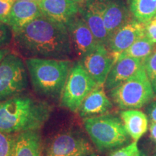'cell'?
<instances>
[{"label": "cell", "mask_w": 156, "mask_h": 156, "mask_svg": "<svg viewBox=\"0 0 156 156\" xmlns=\"http://www.w3.org/2000/svg\"><path fill=\"white\" fill-rule=\"evenodd\" d=\"M117 58L106 46L98 45L80 61L85 71L98 85H104Z\"/></svg>", "instance_id": "9"}, {"label": "cell", "mask_w": 156, "mask_h": 156, "mask_svg": "<svg viewBox=\"0 0 156 156\" xmlns=\"http://www.w3.org/2000/svg\"><path fill=\"white\" fill-rule=\"evenodd\" d=\"M134 19L147 23L156 15V0H126Z\"/></svg>", "instance_id": "20"}, {"label": "cell", "mask_w": 156, "mask_h": 156, "mask_svg": "<svg viewBox=\"0 0 156 156\" xmlns=\"http://www.w3.org/2000/svg\"><path fill=\"white\" fill-rule=\"evenodd\" d=\"M144 68L156 96V48L153 53L145 60Z\"/></svg>", "instance_id": "22"}, {"label": "cell", "mask_w": 156, "mask_h": 156, "mask_svg": "<svg viewBox=\"0 0 156 156\" xmlns=\"http://www.w3.org/2000/svg\"><path fill=\"white\" fill-rule=\"evenodd\" d=\"M15 0H0V20L7 24L9 14Z\"/></svg>", "instance_id": "26"}, {"label": "cell", "mask_w": 156, "mask_h": 156, "mask_svg": "<svg viewBox=\"0 0 156 156\" xmlns=\"http://www.w3.org/2000/svg\"><path fill=\"white\" fill-rule=\"evenodd\" d=\"M155 16H156V15H155Z\"/></svg>", "instance_id": "35"}, {"label": "cell", "mask_w": 156, "mask_h": 156, "mask_svg": "<svg viewBox=\"0 0 156 156\" xmlns=\"http://www.w3.org/2000/svg\"><path fill=\"white\" fill-rule=\"evenodd\" d=\"M92 151L88 141L76 132L56 134L46 148V156H85Z\"/></svg>", "instance_id": "8"}, {"label": "cell", "mask_w": 156, "mask_h": 156, "mask_svg": "<svg viewBox=\"0 0 156 156\" xmlns=\"http://www.w3.org/2000/svg\"><path fill=\"white\" fill-rule=\"evenodd\" d=\"M97 85L80 62L73 64L61 95L62 106L77 112L85 98Z\"/></svg>", "instance_id": "6"}, {"label": "cell", "mask_w": 156, "mask_h": 156, "mask_svg": "<svg viewBox=\"0 0 156 156\" xmlns=\"http://www.w3.org/2000/svg\"><path fill=\"white\" fill-rule=\"evenodd\" d=\"M13 38V33L10 27L0 20V49L10 44Z\"/></svg>", "instance_id": "24"}, {"label": "cell", "mask_w": 156, "mask_h": 156, "mask_svg": "<svg viewBox=\"0 0 156 156\" xmlns=\"http://www.w3.org/2000/svg\"><path fill=\"white\" fill-rule=\"evenodd\" d=\"M92 156H95V155H92Z\"/></svg>", "instance_id": "34"}, {"label": "cell", "mask_w": 156, "mask_h": 156, "mask_svg": "<svg viewBox=\"0 0 156 156\" xmlns=\"http://www.w3.org/2000/svg\"><path fill=\"white\" fill-rule=\"evenodd\" d=\"M23 1H40V0H23Z\"/></svg>", "instance_id": "33"}, {"label": "cell", "mask_w": 156, "mask_h": 156, "mask_svg": "<svg viewBox=\"0 0 156 156\" xmlns=\"http://www.w3.org/2000/svg\"><path fill=\"white\" fill-rule=\"evenodd\" d=\"M121 120L126 132L134 142H137L148 128V119L146 115L137 109L124 110L120 114Z\"/></svg>", "instance_id": "19"}, {"label": "cell", "mask_w": 156, "mask_h": 156, "mask_svg": "<svg viewBox=\"0 0 156 156\" xmlns=\"http://www.w3.org/2000/svg\"><path fill=\"white\" fill-rule=\"evenodd\" d=\"M16 136L0 131V156H12Z\"/></svg>", "instance_id": "23"}, {"label": "cell", "mask_w": 156, "mask_h": 156, "mask_svg": "<svg viewBox=\"0 0 156 156\" xmlns=\"http://www.w3.org/2000/svg\"><path fill=\"white\" fill-rule=\"evenodd\" d=\"M73 1L78 4L79 5H83V4H84L85 2H86L88 1V0H73Z\"/></svg>", "instance_id": "31"}, {"label": "cell", "mask_w": 156, "mask_h": 156, "mask_svg": "<svg viewBox=\"0 0 156 156\" xmlns=\"http://www.w3.org/2000/svg\"><path fill=\"white\" fill-rule=\"evenodd\" d=\"M144 67V62L139 58L123 56L117 58L104 84L107 90L115 88L132 77Z\"/></svg>", "instance_id": "13"}, {"label": "cell", "mask_w": 156, "mask_h": 156, "mask_svg": "<svg viewBox=\"0 0 156 156\" xmlns=\"http://www.w3.org/2000/svg\"><path fill=\"white\" fill-rule=\"evenodd\" d=\"M147 113L151 122L156 123V101H153L150 103L147 108Z\"/></svg>", "instance_id": "28"}, {"label": "cell", "mask_w": 156, "mask_h": 156, "mask_svg": "<svg viewBox=\"0 0 156 156\" xmlns=\"http://www.w3.org/2000/svg\"><path fill=\"white\" fill-rule=\"evenodd\" d=\"M146 36L156 45V16L146 23Z\"/></svg>", "instance_id": "27"}, {"label": "cell", "mask_w": 156, "mask_h": 156, "mask_svg": "<svg viewBox=\"0 0 156 156\" xmlns=\"http://www.w3.org/2000/svg\"><path fill=\"white\" fill-rule=\"evenodd\" d=\"M46 102L27 95H15L0 101V131L9 134L36 131L50 116Z\"/></svg>", "instance_id": "2"}, {"label": "cell", "mask_w": 156, "mask_h": 156, "mask_svg": "<svg viewBox=\"0 0 156 156\" xmlns=\"http://www.w3.org/2000/svg\"><path fill=\"white\" fill-rule=\"evenodd\" d=\"M150 134L151 139L156 143V123L151 122L150 126Z\"/></svg>", "instance_id": "29"}, {"label": "cell", "mask_w": 156, "mask_h": 156, "mask_svg": "<svg viewBox=\"0 0 156 156\" xmlns=\"http://www.w3.org/2000/svg\"><path fill=\"white\" fill-rule=\"evenodd\" d=\"M105 26L110 38L130 19V12L123 0H101Z\"/></svg>", "instance_id": "14"}, {"label": "cell", "mask_w": 156, "mask_h": 156, "mask_svg": "<svg viewBox=\"0 0 156 156\" xmlns=\"http://www.w3.org/2000/svg\"><path fill=\"white\" fill-rule=\"evenodd\" d=\"M10 49L8 48H4L0 49V62L2 61V59L5 57L7 54L10 53Z\"/></svg>", "instance_id": "30"}, {"label": "cell", "mask_w": 156, "mask_h": 156, "mask_svg": "<svg viewBox=\"0 0 156 156\" xmlns=\"http://www.w3.org/2000/svg\"><path fill=\"white\" fill-rule=\"evenodd\" d=\"M79 13L92 31L98 45L107 47L109 36L105 26L101 0H88L80 5Z\"/></svg>", "instance_id": "12"}, {"label": "cell", "mask_w": 156, "mask_h": 156, "mask_svg": "<svg viewBox=\"0 0 156 156\" xmlns=\"http://www.w3.org/2000/svg\"><path fill=\"white\" fill-rule=\"evenodd\" d=\"M156 45L145 36L134 42L129 48L121 54L118 58L129 56V57L139 58L142 61L145 62L146 58L154 51Z\"/></svg>", "instance_id": "21"}, {"label": "cell", "mask_w": 156, "mask_h": 156, "mask_svg": "<svg viewBox=\"0 0 156 156\" xmlns=\"http://www.w3.org/2000/svg\"><path fill=\"white\" fill-rule=\"evenodd\" d=\"M12 33L17 51L28 58L67 59L73 53L66 25L44 15Z\"/></svg>", "instance_id": "1"}, {"label": "cell", "mask_w": 156, "mask_h": 156, "mask_svg": "<svg viewBox=\"0 0 156 156\" xmlns=\"http://www.w3.org/2000/svg\"><path fill=\"white\" fill-rule=\"evenodd\" d=\"M136 156H147V155H145V154H143V153H140H140L138 154V155H136ZM154 156H156V155H154Z\"/></svg>", "instance_id": "32"}, {"label": "cell", "mask_w": 156, "mask_h": 156, "mask_svg": "<svg viewBox=\"0 0 156 156\" xmlns=\"http://www.w3.org/2000/svg\"><path fill=\"white\" fill-rule=\"evenodd\" d=\"M104 88V85H98L85 98L79 109L82 117L101 116L112 108L113 104L106 95Z\"/></svg>", "instance_id": "17"}, {"label": "cell", "mask_w": 156, "mask_h": 156, "mask_svg": "<svg viewBox=\"0 0 156 156\" xmlns=\"http://www.w3.org/2000/svg\"><path fill=\"white\" fill-rule=\"evenodd\" d=\"M145 30L146 23L131 18L109 38L107 48L118 58L134 42L146 36Z\"/></svg>", "instance_id": "10"}, {"label": "cell", "mask_w": 156, "mask_h": 156, "mask_svg": "<svg viewBox=\"0 0 156 156\" xmlns=\"http://www.w3.org/2000/svg\"><path fill=\"white\" fill-rule=\"evenodd\" d=\"M28 86L26 68L16 54H7L0 62V101L17 95Z\"/></svg>", "instance_id": "7"}, {"label": "cell", "mask_w": 156, "mask_h": 156, "mask_svg": "<svg viewBox=\"0 0 156 156\" xmlns=\"http://www.w3.org/2000/svg\"><path fill=\"white\" fill-rule=\"evenodd\" d=\"M42 15L38 1L16 0L12 7L7 25L13 32Z\"/></svg>", "instance_id": "16"}, {"label": "cell", "mask_w": 156, "mask_h": 156, "mask_svg": "<svg viewBox=\"0 0 156 156\" xmlns=\"http://www.w3.org/2000/svg\"><path fill=\"white\" fill-rule=\"evenodd\" d=\"M31 83L38 94L61 96L73 63L68 59L28 58L25 60Z\"/></svg>", "instance_id": "3"}, {"label": "cell", "mask_w": 156, "mask_h": 156, "mask_svg": "<svg viewBox=\"0 0 156 156\" xmlns=\"http://www.w3.org/2000/svg\"><path fill=\"white\" fill-rule=\"evenodd\" d=\"M12 156H42L41 136L38 130L16 135Z\"/></svg>", "instance_id": "18"}, {"label": "cell", "mask_w": 156, "mask_h": 156, "mask_svg": "<svg viewBox=\"0 0 156 156\" xmlns=\"http://www.w3.org/2000/svg\"><path fill=\"white\" fill-rule=\"evenodd\" d=\"M84 125L92 142L100 151L119 147L128 142L129 134L118 117L113 115L87 117Z\"/></svg>", "instance_id": "5"}, {"label": "cell", "mask_w": 156, "mask_h": 156, "mask_svg": "<svg viewBox=\"0 0 156 156\" xmlns=\"http://www.w3.org/2000/svg\"><path fill=\"white\" fill-rule=\"evenodd\" d=\"M38 3L43 15L64 25L79 14L80 5L73 0H40Z\"/></svg>", "instance_id": "15"}, {"label": "cell", "mask_w": 156, "mask_h": 156, "mask_svg": "<svg viewBox=\"0 0 156 156\" xmlns=\"http://www.w3.org/2000/svg\"><path fill=\"white\" fill-rule=\"evenodd\" d=\"M140 153L136 142H133L125 147L113 152L109 156H136Z\"/></svg>", "instance_id": "25"}, {"label": "cell", "mask_w": 156, "mask_h": 156, "mask_svg": "<svg viewBox=\"0 0 156 156\" xmlns=\"http://www.w3.org/2000/svg\"><path fill=\"white\" fill-rule=\"evenodd\" d=\"M109 95L114 104L122 110L141 108L155 96L144 67L132 77L109 90Z\"/></svg>", "instance_id": "4"}, {"label": "cell", "mask_w": 156, "mask_h": 156, "mask_svg": "<svg viewBox=\"0 0 156 156\" xmlns=\"http://www.w3.org/2000/svg\"><path fill=\"white\" fill-rule=\"evenodd\" d=\"M66 26L73 48L81 58L90 53L98 46L92 31L80 13L70 20Z\"/></svg>", "instance_id": "11"}]
</instances>
